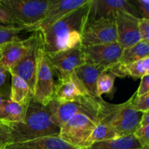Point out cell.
I'll return each mask as SVG.
<instances>
[{
    "label": "cell",
    "instance_id": "obj_1",
    "mask_svg": "<svg viewBox=\"0 0 149 149\" xmlns=\"http://www.w3.org/2000/svg\"><path fill=\"white\" fill-rule=\"evenodd\" d=\"M91 0L73 10L41 32L46 54L55 53L81 45V35L87 23Z\"/></svg>",
    "mask_w": 149,
    "mask_h": 149
},
{
    "label": "cell",
    "instance_id": "obj_2",
    "mask_svg": "<svg viewBox=\"0 0 149 149\" xmlns=\"http://www.w3.org/2000/svg\"><path fill=\"white\" fill-rule=\"evenodd\" d=\"M11 132L9 143H23L37 138L58 136L61 127L54 123L49 106L35 101L28 103L24 119L21 122L9 124Z\"/></svg>",
    "mask_w": 149,
    "mask_h": 149
},
{
    "label": "cell",
    "instance_id": "obj_3",
    "mask_svg": "<svg viewBox=\"0 0 149 149\" xmlns=\"http://www.w3.org/2000/svg\"><path fill=\"white\" fill-rule=\"evenodd\" d=\"M98 123L114 130L121 138L133 134L139 126L140 115L131 106V97L123 103L112 104L100 98L97 101Z\"/></svg>",
    "mask_w": 149,
    "mask_h": 149
},
{
    "label": "cell",
    "instance_id": "obj_4",
    "mask_svg": "<svg viewBox=\"0 0 149 149\" xmlns=\"http://www.w3.org/2000/svg\"><path fill=\"white\" fill-rule=\"evenodd\" d=\"M55 75L47 55L44 49L40 33V40L36 58L35 86L32 97L35 101L44 106H47L49 102L53 100L56 84L54 79Z\"/></svg>",
    "mask_w": 149,
    "mask_h": 149
},
{
    "label": "cell",
    "instance_id": "obj_5",
    "mask_svg": "<svg viewBox=\"0 0 149 149\" xmlns=\"http://www.w3.org/2000/svg\"><path fill=\"white\" fill-rule=\"evenodd\" d=\"M22 28L31 31L45 18L49 0H2Z\"/></svg>",
    "mask_w": 149,
    "mask_h": 149
},
{
    "label": "cell",
    "instance_id": "obj_6",
    "mask_svg": "<svg viewBox=\"0 0 149 149\" xmlns=\"http://www.w3.org/2000/svg\"><path fill=\"white\" fill-rule=\"evenodd\" d=\"M97 123V116L79 113L61 127L58 137L74 148H85Z\"/></svg>",
    "mask_w": 149,
    "mask_h": 149
},
{
    "label": "cell",
    "instance_id": "obj_7",
    "mask_svg": "<svg viewBox=\"0 0 149 149\" xmlns=\"http://www.w3.org/2000/svg\"><path fill=\"white\" fill-rule=\"evenodd\" d=\"M47 55L59 81L70 79L76 68L86 63L84 47L81 45Z\"/></svg>",
    "mask_w": 149,
    "mask_h": 149
},
{
    "label": "cell",
    "instance_id": "obj_8",
    "mask_svg": "<svg viewBox=\"0 0 149 149\" xmlns=\"http://www.w3.org/2000/svg\"><path fill=\"white\" fill-rule=\"evenodd\" d=\"M115 17L100 18L86 23L81 35V46L87 47L117 42Z\"/></svg>",
    "mask_w": 149,
    "mask_h": 149
},
{
    "label": "cell",
    "instance_id": "obj_9",
    "mask_svg": "<svg viewBox=\"0 0 149 149\" xmlns=\"http://www.w3.org/2000/svg\"><path fill=\"white\" fill-rule=\"evenodd\" d=\"M97 101L92 99L73 102H59L52 100L49 102L48 106L54 123L61 127L64 124L79 113L97 116Z\"/></svg>",
    "mask_w": 149,
    "mask_h": 149
},
{
    "label": "cell",
    "instance_id": "obj_10",
    "mask_svg": "<svg viewBox=\"0 0 149 149\" xmlns=\"http://www.w3.org/2000/svg\"><path fill=\"white\" fill-rule=\"evenodd\" d=\"M86 63L110 69L118 63L123 48L118 42L84 47Z\"/></svg>",
    "mask_w": 149,
    "mask_h": 149
},
{
    "label": "cell",
    "instance_id": "obj_11",
    "mask_svg": "<svg viewBox=\"0 0 149 149\" xmlns=\"http://www.w3.org/2000/svg\"><path fill=\"white\" fill-rule=\"evenodd\" d=\"M119 11L141 18L130 0H91L87 23L100 18L115 17Z\"/></svg>",
    "mask_w": 149,
    "mask_h": 149
},
{
    "label": "cell",
    "instance_id": "obj_12",
    "mask_svg": "<svg viewBox=\"0 0 149 149\" xmlns=\"http://www.w3.org/2000/svg\"><path fill=\"white\" fill-rule=\"evenodd\" d=\"M36 33L37 31H34L27 39H21L20 38L0 46V65L10 71L19 61H21L33 45L36 39Z\"/></svg>",
    "mask_w": 149,
    "mask_h": 149
},
{
    "label": "cell",
    "instance_id": "obj_13",
    "mask_svg": "<svg viewBox=\"0 0 149 149\" xmlns=\"http://www.w3.org/2000/svg\"><path fill=\"white\" fill-rule=\"evenodd\" d=\"M140 19L123 11L117 12L115 17L117 32V42L123 49L141 42L138 31Z\"/></svg>",
    "mask_w": 149,
    "mask_h": 149
},
{
    "label": "cell",
    "instance_id": "obj_14",
    "mask_svg": "<svg viewBox=\"0 0 149 149\" xmlns=\"http://www.w3.org/2000/svg\"><path fill=\"white\" fill-rule=\"evenodd\" d=\"M40 31H37L36 39L27 53L25 55L13 68L10 70V74H14L23 79L28 84L31 91L32 95L35 86L36 70V58L37 50L40 40Z\"/></svg>",
    "mask_w": 149,
    "mask_h": 149
},
{
    "label": "cell",
    "instance_id": "obj_15",
    "mask_svg": "<svg viewBox=\"0 0 149 149\" xmlns=\"http://www.w3.org/2000/svg\"><path fill=\"white\" fill-rule=\"evenodd\" d=\"M88 1L89 0H49L47 13L45 18L36 26V31H42Z\"/></svg>",
    "mask_w": 149,
    "mask_h": 149
},
{
    "label": "cell",
    "instance_id": "obj_16",
    "mask_svg": "<svg viewBox=\"0 0 149 149\" xmlns=\"http://www.w3.org/2000/svg\"><path fill=\"white\" fill-rule=\"evenodd\" d=\"M89 99L92 98L88 95L74 72L70 79L56 81L53 100L59 102H73Z\"/></svg>",
    "mask_w": 149,
    "mask_h": 149
},
{
    "label": "cell",
    "instance_id": "obj_17",
    "mask_svg": "<svg viewBox=\"0 0 149 149\" xmlns=\"http://www.w3.org/2000/svg\"><path fill=\"white\" fill-rule=\"evenodd\" d=\"M106 70L107 69L102 66L85 63L77 68L74 71V74L88 95L95 101H97L100 99L97 97L96 93L97 78L102 72Z\"/></svg>",
    "mask_w": 149,
    "mask_h": 149
},
{
    "label": "cell",
    "instance_id": "obj_18",
    "mask_svg": "<svg viewBox=\"0 0 149 149\" xmlns=\"http://www.w3.org/2000/svg\"><path fill=\"white\" fill-rule=\"evenodd\" d=\"M3 149H77L58 136L44 137L23 143H8Z\"/></svg>",
    "mask_w": 149,
    "mask_h": 149
},
{
    "label": "cell",
    "instance_id": "obj_19",
    "mask_svg": "<svg viewBox=\"0 0 149 149\" xmlns=\"http://www.w3.org/2000/svg\"><path fill=\"white\" fill-rule=\"evenodd\" d=\"M109 70L113 73L116 77H131L135 79H141L149 75V57L127 65L117 63Z\"/></svg>",
    "mask_w": 149,
    "mask_h": 149
},
{
    "label": "cell",
    "instance_id": "obj_20",
    "mask_svg": "<svg viewBox=\"0 0 149 149\" xmlns=\"http://www.w3.org/2000/svg\"><path fill=\"white\" fill-rule=\"evenodd\" d=\"M27 105L15 103L10 99H5L0 108V121L1 123L9 125L23 122Z\"/></svg>",
    "mask_w": 149,
    "mask_h": 149
},
{
    "label": "cell",
    "instance_id": "obj_21",
    "mask_svg": "<svg viewBox=\"0 0 149 149\" xmlns=\"http://www.w3.org/2000/svg\"><path fill=\"white\" fill-rule=\"evenodd\" d=\"M11 74L10 100L13 102L27 105L33 97L29 84L22 78L14 74Z\"/></svg>",
    "mask_w": 149,
    "mask_h": 149
},
{
    "label": "cell",
    "instance_id": "obj_22",
    "mask_svg": "<svg viewBox=\"0 0 149 149\" xmlns=\"http://www.w3.org/2000/svg\"><path fill=\"white\" fill-rule=\"evenodd\" d=\"M83 149H146L135 139L133 134L111 141L95 142Z\"/></svg>",
    "mask_w": 149,
    "mask_h": 149
},
{
    "label": "cell",
    "instance_id": "obj_23",
    "mask_svg": "<svg viewBox=\"0 0 149 149\" xmlns=\"http://www.w3.org/2000/svg\"><path fill=\"white\" fill-rule=\"evenodd\" d=\"M146 57H149V43L141 41L132 46L123 49L118 63L127 65Z\"/></svg>",
    "mask_w": 149,
    "mask_h": 149
},
{
    "label": "cell",
    "instance_id": "obj_24",
    "mask_svg": "<svg viewBox=\"0 0 149 149\" xmlns=\"http://www.w3.org/2000/svg\"><path fill=\"white\" fill-rule=\"evenodd\" d=\"M118 138H121V137L114 130L104 124L97 123L87 141V147L95 142L116 140Z\"/></svg>",
    "mask_w": 149,
    "mask_h": 149
},
{
    "label": "cell",
    "instance_id": "obj_25",
    "mask_svg": "<svg viewBox=\"0 0 149 149\" xmlns=\"http://www.w3.org/2000/svg\"><path fill=\"white\" fill-rule=\"evenodd\" d=\"M116 78V75L109 70L100 74L96 84V93L98 98H100L103 94H110L113 92Z\"/></svg>",
    "mask_w": 149,
    "mask_h": 149
},
{
    "label": "cell",
    "instance_id": "obj_26",
    "mask_svg": "<svg viewBox=\"0 0 149 149\" xmlns=\"http://www.w3.org/2000/svg\"><path fill=\"white\" fill-rule=\"evenodd\" d=\"M0 23L4 27L24 29L19 25V23L13 16L11 10L4 4L2 0H0Z\"/></svg>",
    "mask_w": 149,
    "mask_h": 149
},
{
    "label": "cell",
    "instance_id": "obj_27",
    "mask_svg": "<svg viewBox=\"0 0 149 149\" xmlns=\"http://www.w3.org/2000/svg\"><path fill=\"white\" fill-rule=\"evenodd\" d=\"M24 31H31L29 29L20 28L0 27V46L7 42L20 39V34Z\"/></svg>",
    "mask_w": 149,
    "mask_h": 149
},
{
    "label": "cell",
    "instance_id": "obj_28",
    "mask_svg": "<svg viewBox=\"0 0 149 149\" xmlns=\"http://www.w3.org/2000/svg\"><path fill=\"white\" fill-rule=\"evenodd\" d=\"M11 87V74L9 70L0 65V95L6 99H10Z\"/></svg>",
    "mask_w": 149,
    "mask_h": 149
},
{
    "label": "cell",
    "instance_id": "obj_29",
    "mask_svg": "<svg viewBox=\"0 0 149 149\" xmlns=\"http://www.w3.org/2000/svg\"><path fill=\"white\" fill-rule=\"evenodd\" d=\"M131 106L137 112H148L149 93L142 96H137L136 93H135L131 97Z\"/></svg>",
    "mask_w": 149,
    "mask_h": 149
},
{
    "label": "cell",
    "instance_id": "obj_30",
    "mask_svg": "<svg viewBox=\"0 0 149 149\" xmlns=\"http://www.w3.org/2000/svg\"><path fill=\"white\" fill-rule=\"evenodd\" d=\"M133 135L143 148L149 149V125H139L133 132Z\"/></svg>",
    "mask_w": 149,
    "mask_h": 149
},
{
    "label": "cell",
    "instance_id": "obj_31",
    "mask_svg": "<svg viewBox=\"0 0 149 149\" xmlns=\"http://www.w3.org/2000/svg\"><path fill=\"white\" fill-rule=\"evenodd\" d=\"M141 18L149 20V1L148 0H130Z\"/></svg>",
    "mask_w": 149,
    "mask_h": 149
},
{
    "label": "cell",
    "instance_id": "obj_32",
    "mask_svg": "<svg viewBox=\"0 0 149 149\" xmlns=\"http://www.w3.org/2000/svg\"><path fill=\"white\" fill-rule=\"evenodd\" d=\"M138 31L141 41L149 43V20L141 18L138 21Z\"/></svg>",
    "mask_w": 149,
    "mask_h": 149
},
{
    "label": "cell",
    "instance_id": "obj_33",
    "mask_svg": "<svg viewBox=\"0 0 149 149\" xmlns=\"http://www.w3.org/2000/svg\"><path fill=\"white\" fill-rule=\"evenodd\" d=\"M10 132L11 130L8 125L3 123L0 125V149H3L10 143Z\"/></svg>",
    "mask_w": 149,
    "mask_h": 149
},
{
    "label": "cell",
    "instance_id": "obj_34",
    "mask_svg": "<svg viewBox=\"0 0 149 149\" xmlns=\"http://www.w3.org/2000/svg\"><path fill=\"white\" fill-rule=\"evenodd\" d=\"M135 93L137 96H142L149 93V75L141 78V84Z\"/></svg>",
    "mask_w": 149,
    "mask_h": 149
},
{
    "label": "cell",
    "instance_id": "obj_35",
    "mask_svg": "<svg viewBox=\"0 0 149 149\" xmlns=\"http://www.w3.org/2000/svg\"><path fill=\"white\" fill-rule=\"evenodd\" d=\"M139 125L140 126L149 125V111L146 112V113H143L142 117L140 119Z\"/></svg>",
    "mask_w": 149,
    "mask_h": 149
},
{
    "label": "cell",
    "instance_id": "obj_36",
    "mask_svg": "<svg viewBox=\"0 0 149 149\" xmlns=\"http://www.w3.org/2000/svg\"><path fill=\"white\" fill-rule=\"evenodd\" d=\"M5 99L6 98H4V97H2V96H1V95H0V108H1V105H2L3 102H4V100H5Z\"/></svg>",
    "mask_w": 149,
    "mask_h": 149
},
{
    "label": "cell",
    "instance_id": "obj_37",
    "mask_svg": "<svg viewBox=\"0 0 149 149\" xmlns=\"http://www.w3.org/2000/svg\"><path fill=\"white\" fill-rule=\"evenodd\" d=\"M0 27H4V26H2V25H1V23H0Z\"/></svg>",
    "mask_w": 149,
    "mask_h": 149
},
{
    "label": "cell",
    "instance_id": "obj_38",
    "mask_svg": "<svg viewBox=\"0 0 149 149\" xmlns=\"http://www.w3.org/2000/svg\"><path fill=\"white\" fill-rule=\"evenodd\" d=\"M0 59H1V50H0Z\"/></svg>",
    "mask_w": 149,
    "mask_h": 149
},
{
    "label": "cell",
    "instance_id": "obj_39",
    "mask_svg": "<svg viewBox=\"0 0 149 149\" xmlns=\"http://www.w3.org/2000/svg\"><path fill=\"white\" fill-rule=\"evenodd\" d=\"M1 121H0V125H1Z\"/></svg>",
    "mask_w": 149,
    "mask_h": 149
}]
</instances>
